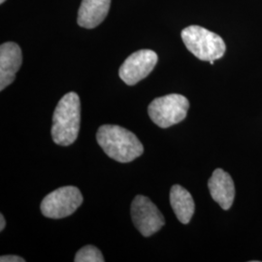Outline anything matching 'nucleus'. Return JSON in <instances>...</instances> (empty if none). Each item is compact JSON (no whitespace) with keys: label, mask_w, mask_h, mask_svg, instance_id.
I'll return each mask as SVG.
<instances>
[{"label":"nucleus","mask_w":262,"mask_h":262,"mask_svg":"<svg viewBox=\"0 0 262 262\" xmlns=\"http://www.w3.org/2000/svg\"><path fill=\"white\" fill-rule=\"evenodd\" d=\"M182 39L187 50L200 60L215 61L225 55L223 38L202 27H187L182 31Z\"/></svg>","instance_id":"nucleus-3"},{"label":"nucleus","mask_w":262,"mask_h":262,"mask_svg":"<svg viewBox=\"0 0 262 262\" xmlns=\"http://www.w3.org/2000/svg\"><path fill=\"white\" fill-rule=\"evenodd\" d=\"M81 124V101L76 93H68L56 105L53 115L52 137L56 145L69 146L75 142Z\"/></svg>","instance_id":"nucleus-2"},{"label":"nucleus","mask_w":262,"mask_h":262,"mask_svg":"<svg viewBox=\"0 0 262 262\" xmlns=\"http://www.w3.org/2000/svg\"><path fill=\"white\" fill-rule=\"evenodd\" d=\"M83 200L84 198L78 187H59L42 200L41 212L49 219H63L74 214L76 210L82 205Z\"/></svg>","instance_id":"nucleus-5"},{"label":"nucleus","mask_w":262,"mask_h":262,"mask_svg":"<svg viewBox=\"0 0 262 262\" xmlns=\"http://www.w3.org/2000/svg\"><path fill=\"white\" fill-rule=\"evenodd\" d=\"M170 204L179 221L187 225L194 214V201L191 194L179 185L173 186L170 190Z\"/></svg>","instance_id":"nucleus-11"},{"label":"nucleus","mask_w":262,"mask_h":262,"mask_svg":"<svg viewBox=\"0 0 262 262\" xmlns=\"http://www.w3.org/2000/svg\"><path fill=\"white\" fill-rule=\"evenodd\" d=\"M158 55L151 50H140L128 56L119 70V75L128 85H134L150 75L158 63Z\"/></svg>","instance_id":"nucleus-7"},{"label":"nucleus","mask_w":262,"mask_h":262,"mask_svg":"<svg viewBox=\"0 0 262 262\" xmlns=\"http://www.w3.org/2000/svg\"><path fill=\"white\" fill-rule=\"evenodd\" d=\"M211 196L224 210L230 209L235 197V186L231 176L223 169H215L208 181Z\"/></svg>","instance_id":"nucleus-9"},{"label":"nucleus","mask_w":262,"mask_h":262,"mask_svg":"<svg viewBox=\"0 0 262 262\" xmlns=\"http://www.w3.org/2000/svg\"><path fill=\"white\" fill-rule=\"evenodd\" d=\"M1 262H25L26 260L18 255H2L0 257Z\"/></svg>","instance_id":"nucleus-13"},{"label":"nucleus","mask_w":262,"mask_h":262,"mask_svg":"<svg viewBox=\"0 0 262 262\" xmlns=\"http://www.w3.org/2000/svg\"><path fill=\"white\" fill-rule=\"evenodd\" d=\"M132 222L144 237H150L165 225V219L150 198L137 195L131 203Z\"/></svg>","instance_id":"nucleus-6"},{"label":"nucleus","mask_w":262,"mask_h":262,"mask_svg":"<svg viewBox=\"0 0 262 262\" xmlns=\"http://www.w3.org/2000/svg\"><path fill=\"white\" fill-rule=\"evenodd\" d=\"M111 0H83L77 23L84 28L98 27L108 15Z\"/></svg>","instance_id":"nucleus-10"},{"label":"nucleus","mask_w":262,"mask_h":262,"mask_svg":"<svg viewBox=\"0 0 262 262\" xmlns=\"http://www.w3.org/2000/svg\"><path fill=\"white\" fill-rule=\"evenodd\" d=\"M189 101L181 94H172L154 99L148 108L150 120L161 128L183 122L187 117Z\"/></svg>","instance_id":"nucleus-4"},{"label":"nucleus","mask_w":262,"mask_h":262,"mask_svg":"<svg viewBox=\"0 0 262 262\" xmlns=\"http://www.w3.org/2000/svg\"><path fill=\"white\" fill-rule=\"evenodd\" d=\"M96 140L109 158L122 163L131 162L144 152V147L137 136L119 125L100 126L96 133Z\"/></svg>","instance_id":"nucleus-1"},{"label":"nucleus","mask_w":262,"mask_h":262,"mask_svg":"<svg viewBox=\"0 0 262 262\" xmlns=\"http://www.w3.org/2000/svg\"><path fill=\"white\" fill-rule=\"evenodd\" d=\"M23 62L21 50L14 42L3 43L0 47V91L12 84Z\"/></svg>","instance_id":"nucleus-8"},{"label":"nucleus","mask_w":262,"mask_h":262,"mask_svg":"<svg viewBox=\"0 0 262 262\" xmlns=\"http://www.w3.org/2000/svg\"><path fill=\"white\" fill-rule=\"evenodd\" d=\"M75 262H104L103 255L101 252L94 246H84L76 253Z\"/></svg>","instance_id":"nucleus-12"},{"label":"nucleus","mask_w":262,"mask_h":262,"mask_svg":"<svg viewBox=\"0 0 262 262\" xmlns=\"http://www.w3.org/2000/svg\"><path fill=\"white\" fill-rule=\"evenodd\" d=\"M0 223H1V225H0V231H3L4 228H5V225H6V222H5V219H4V216H3L2 214L0 215Z\"/></svg>","instance_id":"nucleus-14"},{"label":"nucleus","mask_w":262,"mask_h":262,"mask_svg":"<svg viewBox=\"0 0 262 262\" xmlns=\"http://www.w3.org/2000/svg\"><path fill=\"white\" fill-rule=\"evenodd\" d=\"M5 1H6V0H0V3H1V4H3Z\"/></svg>","instance_id":"nucleus-15"}]
</instances>
